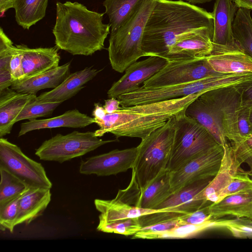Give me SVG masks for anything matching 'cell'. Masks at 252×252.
<instances>
[{"instance_id":"8992f818","label":"cell","mask_w":252,"mask_h":252,"mask_svg":"<svg viewBox=\"0 0 252 252\" xmlns=\"http://www.w3.org/2000/svg\"><path fill=\"white\" fill-rule=\"evenodd\" d=\"M175 132V116L141 142L132 169V177L140 190L167 169Z\"/></svg>"},{"instance_id":"681fc988","label":"cell","mask_w":252,"mask_h":252,"mask_svg":"<svg viewBox=\"0 0 252 252\" xmlns=\"http://www.w3.org/2000/svg\"><path fill=\"white\" fill-rule=\"evenodd\" d=\"M238 8L252 10V0H232Z\"/></svg>"},{"instance_id":"2e32d148","label":"cell","mask_w":252,"mask_h":252,"mask_svg":"<svg viewBox=\"0 0 252 252\" xmlns=\"http://www.w3.org/2000/svg\"><path fill=\"white\" fill-rule=\"evenodd\" d=\"M168 63L165 58L151 56L144 60L136 61L130 65L125 74L114 83L107 92L110 98L138 89L141 84L155 75Z\"/></svg>"},{"instance_id":"e575fe53","label":"cell","mask_w":252,"mask_h":252,"mask_svg":"<svg viewBox=\"0 0 252 252\" xmlns=\"http://www.w3.org/2000/svg\"><path fill=\"white\" fill-rule=\"evenodd\" d=\"M36 97L24 107L16 119L15 123L24 120L30 121L37 118L51 115L56 108L62 103L41 102L37 100Z\"/></svg>"},{"instance_id":"d590c367","label":"cell","mask_w":252,"mask_h":252,"mask_svg":"<svg viewBox=\"0 0 252 252\" xmlns=\"http://www.w3.org/2000/svg\"><path fill=\"white\" fill-rule=\"evenodd\" d=\"M250 175H252L250 171H246L243 169L240 171L220 194L217 201L228 195L252 189V179L249 177Z\"/></svg>"},{"instance_id":"f5cc1de1","label":"cell","mask_w":252,"mask_h":252,"mask_svg":"<svg viewBox=\"0 0 252 252\" xmlns=\"http://www.w3.org/2000/svg\"><path fill=\"white\" fill-rule=\"evenodd\" d=\"M250 120L252 123V109L251 114H250Z\"/></svg>"},{"instance_id":"f907efd6","label":"cell","mask_w":252,"mask_h":252,"mask_svg":"<svg viewBox=\"0 0 252 252\" xmlns=\"http://www.w3.org/2000/svg\"><path fill=\"white\" fill-rule=\"evenodd\" d=\"M188 2L192 4H201V3H204L207 2H210L213 0H185Z\"/></svg>"},{"instance_id":"52a82bcc","label":"cell","mask_w":252,"mask_h":252,"mask_svg":"<svg viewBox=\"0 0 252 252\" xmlns=\"http://www.w3.org/2000/svg\"><path fill=\"white\" fill-rule=\"evenodd\" d=\"M185 111L175 116V132L167 169L177 170L218 144L212 134Z\"/></svg>"},{"instance_id":"cb8c5ba5","label":"cell","mask_w":252,"mask_h":252,"mask_svg":"<svg viewBox=\"0 0 252 252\" xmlns=\"http://www.w3.org/2000/svg\"><path fill=\"white\" fill-rule=\"evenodd\" d=\"M37 97L9 89L0 91V137L9 134L18 115L24 107Z\"/></svg>"},{"instance_id":"8d00e7d4","label":"cell","mask_w":252,"mask_h":252,"mask_svg":"<svg viewBox=\"0 0 252 252\" xmlns=\"http://www.w3.org/2000/svg\"><path fill=\"white\" fill-rule=\"evenodd\" d=\"M182 217V216H181ZM183 224L180 217L174 220L158 222L141 229L132 236V238L158 239L163 232Z\"/></svg>"},{"instance_id":"bcb514c9","label":"cell","mask_w":252,"mask_h":252,"mask_svg":"<svg viewBox=\"0 0 252 252\" xmlns=\"http://www.w3.org/2000/svg\"><path fill=\"white\" fill-rule=\"evenodd\" d=\"M237 159L243 164L247 163L250 168V172L252 175V152H242L236 156Z\"/></svg>"},{"instance_id":"f546056e","label":"cell","mask_w":252,"mask_h":252,"mask_svg":"<svg viewBox=\"0 0 252 252\" xmlns=\"http://www.w3.org/2000/svg\"><path fill=\"white\" fill-rule=\"evenodd\" d=\"M49 0H14L13 8L17 24L29 30L46 15Z\"/></svg>"},{"instance_id":"74e56055","label":"cell","mask_w":252,"mask_h":252,"mask_svg":"<svg viewBox=\"0 0 252 252\" xmlns=\"http://www.w3.org/2000/svg\"><path fill=\"white\" fill-rule=\"evenodd\" d=\"M20 196L4 206L0 207V228L4 231L8 229L11 233L16 226L18 214Z\"/></svg>"},{"instance_id":"9a60e30c","label":"cell","mask_w":252,"mask_h":252,"mask_svg":"<svg viewBox=\"0 0 252 252\" xmlns=\"http://www.w3.org/2000/svg\"><path fill=\"white\" fill-rule=\"evenodd\" d=\"M137 153V147L115 149L109 152L88 158L81 162L79 172L84 175L98 176L116 175L132 169Z\"/></svg>"},{"instance_id":"7bdbcfd3","label":"cell","mask_w":252,"mask_h":252,"mask_svg":"<svg viewBox=\"0 0 252 252\" xmlns=\"http://www.w3.org/2000/svg\"><path fill=\"white\" fill-rule=\"evenodd\" d=\"M13 83L10 70L4 69L0 70V91L11 87Z\"/></svg>"},{"instance_id":"ee69618b","label":"cell","mask_w":252,"mask_h":252,"mask_svg":"<svg viewBox=\"0 0 252 252\" xmlns=\"http://www.w3.org/2000/svg\"><path fill=\"white\" fill-rule=\"evenodd\" d=\"M243 102L252 104V82L240 86Z\"/></svg>"},{"instance_id":"7402d4cb","label":"cell","mask_w":252,"mask_h":252,"mask_svg":"<svg viewBox=\"0 0 252 252\" xmlns=\"http://www.w3.org/2000/svg\"><path fill=\"white\" fill-rule=\"evenodd\" d=\"M101 70L91 66L70 73L59 86L40 94L36 99L41 102H63L76 95Z\"/></svg>"},{"instance_id":"816d5d0a","label":"cell","mask_w":252,"mask_h":252,"mask_svg":"<svg viewBox=\"0 0 252 252\" xmlns=\"http://www.w3.org/2000/svg\"><path fill=\"white\" fill-rule=\"evenodd\" d=\"M245 144L246 146L251 150L252 151V135H251L246 140L243 141Z\"/></svg>"},{"instance_id":"277c9868","label":"cell","mask_w":252,"mask_h":252,"mask_svg":"<svg viewBox=\"0 0 252 252\" xmlns=\"http://www.w3.org/2000/svg\"><path fill=\"white\" fill-rule=\"evenodd\" d=\"M158 0H143L131 16L115 32H110L107 48L112 68L123 73L144 57L142 43L149 17Z\"/></svg>"},{"instance_id":"d4e9b609","label":"cell","mask_w":252,"mask_h":252,"mask_svg":"<svg viewBox=\"0 0 252 252\" xmlns=\"http://www.w3.org/2000/svg\"><path fill=\"white\" fill-rule=\"evenodd\" d=\"M93 123H94V118L74 109L55 117L41 120L34 119L23 123L20 126L18 136L34 130L62 127L83 128Z\"/></svg>"},{"instance_id":"8fae6325","label":"cell","mask_w":252,"mask_h":252,"mask_svg":"<svg viewBox=\"0 0 252 252\" xmlns=\"http://www.w3.org/2000/svg\"><path fill=\"white\" fill-rule=\"evenodd\" d=\"M0 167L30 188L51 189L52 187L42 165L27 157L17 145L3 137L0 138Z\"/></svg>"},{"instance_id":"83f0119b","label":"cell","mask_w":252,"mask_h":252,"mask_svg":"<svg viewBox=\"0 0 252 252\" xmlns=\"http://www.w3.org/2000/svg\"><path fill=\"white\" fill-rule=\"evenodd\" d=\"M208 207L215 218L231 216L252 220V189L228 195Z\"/></svg>"},{"instance_id":"5bb4252c","label":"cell","mask_w":252,"mask_h":252,"mask_svg":"<svg viewBox=\"0 0 252 252\" xmlns=\"http://www.w3.org/2000/svg\"><path fill=\"white\" fill-rule=\"evenodd\" d=\"M171 172L167 169L140 190L131 177L128 186L119 189L115 199L128 205L147 209H156L172 194Z\"/></svg>"},{"instance_id":"4fadbf2b","label":"cell","mask_w":252,"mask_h":252,"mask_svg":"<svg viewBox=\"0 0 252 252\" xmlns=\"http://www.w3.org/2000/svg\"><path fill=\"white\" fill-rule=\"evenodd\" d=\"M223 154L224 147L217 144L177 170L170 172L172 193L192 183L213 178L220 169Z\"/></svg>"},{"instance_id":"7a4b0ae2","label":"cell","mask_w":252,"mask_h":252,"mask_svg":"<svg viewBox=\"0 0 252 252\" xmlns=\"http://www.w3.org/2000/svg\"><path fill=\"white\" fill-rule=\"evenodd\" d=\"M103 15L78 2H57L52 30L56 46L73 55L91 56L102 50L111 28L103 23Z\"/></svg>"},{"instance_id":"c3c4849f","label":"cell","mask_w":252,"mask_h":252,"mask_svg":"<svg viewBox=\"0 0 252 252\" xmlns=\"http://www.w3.org/2000/svg\"><path fill=\"white\" fill-rule=\"evenodd\" d=\"M14 0H0V13L2 16L10 8H13Z\"/></svg>"},{"instance_id":"603a6c76","label":"cell","mask_w":252,"mask_h":252,"mask_svg":"<svg viewBox=\"0 0 252 252\" xmlns=\"http://www.w3.org/2000/svg\"><path fill=\"white\" fill-rule=\"evenodd\" d=\"M213 178L197 181L188 185L172 193L156 209H166L179 211L187 214L212 203L203 200H197L195 196L211 182Z\"/></svg>"},{"instance_id":"5b68a950","label":"cell","mask_w":252,"mask_h":252,"mask_svg":"<svg viewBox=\"0 0 252 252\" xmlns=\"http://www.w3.org/2000/svg\"><path fill=\"white\" fill-rule=\"evenodd\" d=\"M252 82V72L221 73L193 82L152 88L138 89L118 97L122 107L143 104L185 97L219 88Z\"/></svg>"},{"instance_id":"ffe728a7","label":"cell","mask_w":252,"mask_h":252,"mask_svg":"<svg viewBox=\"0 0 252 252\" xmlns=\"http://www.w3.org/2000/svg\"><path fill=\"white\" fill-rule=\"evenodd\" d=\"M16 45L22 55L24 79L39 75L59 66L61 57L59 49L56 46L31 48L24 44Z\"/></svg>"},{"instance_id":"6da1fadb","label":"cell","mask_w":252,"mask_h":252,"mask_svg":"<svg viewBox=\"0 0 252 252\" xmlns=\"http://www.w3.org/2000/svg\"><path fill=\"white\" fill-rule=\"evenodd\" d=\"M204 29L213 31L212 12L182 0H158L144 30V57L164 58L169 47L182 36Z\"/></svg>"},{"instance_id":"7dc6e473","label":"cell","mask_w":252,"mask_h":252,"mask_svg":"<svg viewBox=\"0 0 252 252\" xmlns=\"http://www.w3.org/2000/svg\"><path fill=\"white\" fill-rule=\"evenodd\" d=\"M94 109L92 112V115L94 119H102L107 114L106 112L103 107L99 103H95L94 104Z\"/></svg>"},{"instance_id":"f35d334b","label":"cell","mask_w":252,"mask_h":252,"mask_svg":"<svg viewBox=\"0 0 252 252\" xmlns=\"http://www.w3.org/2000/svg\"><path fill=\"white\" fill-rule=\"evenodd\" d=\"M252 104L242 101L238 117V129L241 142L252 135V123L250 114Z\"/></svg>"},{"instance_id":"60d3db41","label":"cell","mask_w":252,"mask_h":252,"mask_svg":"<svg viewBox=\"0 0 252 252\" xmlns=\"http://www.w3.org/2000/svg\"><path fill=\"white\" fill-rule=\"evenodd\" d=\"M226 229L235 237L252 238V220L244 218L241 221L229 226Z\"/></svg>"},{"instance_id":"e0dca14e","label":"cell","mask_w":252,"mask_h":252,"mask_svg":"<svg viewBox=\"0 0 252 252\" xmlns=\"http://www.w3.org/2000/svg\"><path fill=\"white\" fill-rule=\"evenodd\" d=\"M213 34L208 29L189 32L169 47L164 58L170 61L206 57L213 50Z\"/></svg>"},{"instance_id":"ab89813d","label":"cell","mask_w":252,"mask_h":252,"mask_svg":"<svg viewBox=\"0 0 252 252\" xmlns=\"http://www.w3.org/2000/svg\"><path fill=\"white\" fill-rule=\"evenodd\" d=\"M209 205H205L192 213L181 217L180 220L182 224H198L211 219L213 216L209 212Z\"/></svg>"},{"instance_id":"4316f807","label":"cell","mask_w":252,"mask_h":252,"mask_svg":"<svg viewBox=\"0 0 252 252\" xmlns=\"http://www.w3.org/2000/svg\"><path fill=\"white\" fill-rule=\"evenodd\" d=\"M51 189L29 188L21 196L16 225L28 224L41 216L51 201Z\"/></svg>"},{"instance_id":"3957f363","label":"cell","mask_w":252,"mask_h":252,"mask_svg":"<svg viewBox=\"0 0 252 252\" xmlns=\"http://www.w3.org/2000/svg\"><path fill=\"white\" fill-rule=\"evenodd\" d=\"M202 94L153 103L121 107L102 119H94L99 128L94 131L97 137L107 133L121 137L145 138L163 126L171 118L185 110Z\"/></svg>"},{"instance_id":"d6986e66","label":"cell","mask_w":252,"mask_h":252,"mask_svg":"<svg viewBox=\"0 0 252 252\" xmlns=\"http://www.w3.org/2000/svg\"><path fill=\"white\" fill-rule=\"evenodd\" d=\"M237 8L232 0H216L212 12L214 29L212 40L214 46L240 48L232 32Z\"/></svg>"},{"instance_id":"f1b7e54d","label":"cell","mask_w":252,"mask_h":252,"mask_svg":"<svg viewBox=\"0 0 252 252\" xmlns=\"http://www.w3.org/2000/svg\"><path fill=\"white\" fill-rule=\"evenodd\" d=\"M186 115L197 121L214 137L218 144H227L220 123L209 105L200 96L191 102L185 111Z\"/></svg>"},{"instance_id":"484cf974","label":"cell","mask_w":252,"mask_h":252,"mask_svg":"<svg viewBox=\"0 0 252 252\" xmlns=\"http://www.w3.org/2000/svg\"><path fill=\"white\" fill-rule=\"evenodd\" d=\"M70 67L68 62L39 75L14 82L11 89L20 93L35 94L43 89H53L69 76Z\"/></svg>"},{"instance_id":"d6a6232c","label":"cell","mask_w":252,"mask_h":252,"mask_svg":"<svg viewBox=\"0 0 252 252\" xmlns=\"http://www.w3.org/2000/svg\"><path fill=\"white\" fill-rule=\"evenodd\" d=\"M0 207L23 195L30 188L5 169L0 167Z\"/></svg>"},{"instance_id":"1f68e13d","label":"cell","mask_w":252,"mask_h":252,"mask_svg":"<svg viewBox=\"0 0 252 252\" xmlns=\"http://www.w3.org/2000/svg\"><path fill=\"white\" fill-rule=\"evenodd\" d=\"M143 0H104L111 32L116 31L135 11Z\"/></svg>"},{"instance_id":"44dd1931","label":"cell","mask_w":252,"mask_h":252,"mask_svg":"<svg viewBox=\"0 0 252 252\" xmlns=\"http://www.w3.org/2000/svg\"><path fill=\"white\" fill-rule=\"evenodd\" d=\"M206 59L219 73L252 72V57L240 48H215Z\"/></svg>"},{"instance_id":"ac0fdd59","label":"cell","mask_w":252,"mask_h":252,"mask_svg":"<svg viewBox=\"0 0 252 252\" xmlns=\"http://www.w3.org/2000/svg\"><path fill=\"white\" fill-rule=\"evenodd\" d=\"M242 163L236 157L231 143L224 146V154L220 169L208 185L196 194L195 199L211 203L216 202L222 190L230 184L242 168Z\"/></svg>"},{"instance_id":"ba28073f","label":"cell","mask_w":252,"mask_h":252,"mask_svg":"<svg viewBox=\"0 0 252 252\" xmlns=\"http://www.w3.org/2000/svg\"><path fill=\"white\" fill-rule=\"evenodd\" d=\"M117 141L99 139L94 131H73L65 135L58 133L44 141L36 150L35 154L41 160L63 163Z\"/></svg>"},{"instance_id":"836d02e7","label":"cell","mask_w":252,"mask_h":252,"mask_svg":"<svg viewBox=\"0 0 252 252\" xmlns=\"http://www.w3.org/2000/svg\"><path fill=\"white\" fill-rule=\"evenodd\" d=\"M217 222L213 217L208 220L198 224H181L162 233L161 238H185L192 236L210 229L217 228Z\"/></svg>"},{"instance_id":"7c38bea8","label":"cell","mask_w":252,"mask_h":252,"mask_svg":"<svg viewBox=\"0 0 252 252\" xmlns=\"http://www.w3.org/2000/svg\"><path fill=\"white\" fill-rule=\"evenodd\" d=\"M207 61L206 57L200 59L173 60L159 71L145 81L141 86L152 88L186 83L218 75Z\"/></svg>"},{"instance_id":"4dcf8cb0","label":"cell","mask_w":252,"mask_h":252,"mask_svg":"<svg viewBox=\"0 0 252 252\" xmlns=\"http://www.w3.org/2000/svg\"><path fill=\"white\" fill-rule=\"evenodd\" d=\"M232 32L240 48L252 57V18L250 9L238 8L233 22Z\"/></svg>"},{"instance_id":"b9f144b4","label":"cell","mask_w":252,"mask_h":252,"mask_svg":"<svg viewBox=\"0 0 252 252\" xmlns=\"http://www.w3.org/2000/svg\"><path fill=\"white\" fill-rule=\"evenodd\" d=\"M17 47L15 53L13 55L10 63V70L14 82L21 81L25 78L22 64V55Z\"/></svg>"},{"instance_id":"9c48e42d","label":"cell","mask_w":252,"mask_h":252,"mask_svg":"<svg viewBox=\"0 0 252 252\" xmlns=\"http://www.w3.org/2000/svg\"><path fill=\"white\" fill-rule=\"evenodd\" d=\"M94 204L100 212L96 229L105 233L133 236L141 229L139 218L158 209H147L127 204L114 198L95 199Z\"/></svg>"},{"instance_id":"30bf717a","label":"cell","mask_w":252,"mask_h":252,"mask_svg":"<svg viewBox=\"0 0 252 252\" xmlns=\"http://www.w3.org/2000/svg\"><path fill=\"white\" fill-rule=\"evenodd\" d=\"M240 85L213 89L200 95L213 110L224 136L232 144L241 142L238 129V117L242 103Z\"/></svg>"},{"instance_id":"f6af8a7d","label":"cell","mask_w":252,"mask_h":252,"mask_svg":"<svg viewBox=\"0 0 252 252\" xmlns=\"http://www.w3.org/2000/svg\"><path fill=\"white\" fill-rule=\"evenodd\" d=\"M120 101L117 98L111 97L105 100L103 107L107 114H112L120 109Z\"/></svg>"}]
</instances>
